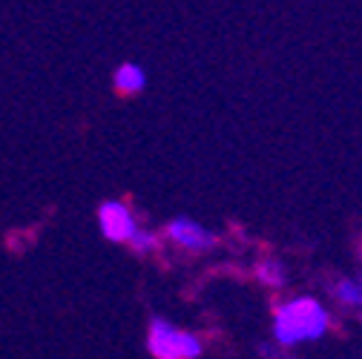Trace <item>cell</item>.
Instances as JSON below:
<instances>
[{
  "label": "cell",
  "mask_w": 362,
  "mask_h": 359,
  "mask_svg": "<svg viewBox=\"0 0 362 359\" xmlns=\"http://www.w3.org/2000/svg\"><path fill=\"white\" fill-rule=\"evenodd\" d=\"M334 328V310L313 293H296L279 299L270 317V334L274 342L285 351L322 342Z\"/></svg>",
  "instance_id": "obj_1"
},
{
  "label": "cell",
  "mask_w": 362,
  "mask_h": 359,
  "mask_svg": "<svg viewBox=\"0 0 362 359\" xmlns=\"http://www.w3.org/2000/svg\"><path fill=\"white\" fill-rule=\"evenodd\" d=\"M147 351L153 359H199L204 353V342L193 331H185L164 317H156L147 328Z\"/></svg>",
  "instance_id": "obj_2"
},
{
  "label": "cell",
  "mask_w": 362,
  "mask_h": 359,
  "mask_svg": "<svg viewBox=\"0 0 362 359\" xmlns=\"http://www.w3.org/2000/svg\"><path fill=\"white\" fill-rule=\"evenodd\" d=\"M164 236L167 242H173L175 247L181 250H190V253H207L216 247V233L207 230L204 224H199L196 218H187V216H178V218H170L167 228H164Z\"/></svg>",
  "instance_id": "obj_3"
},
{
  "label": "cell",
  "mask_w": 362,
  "mask_h": 359,
  "mask_svg": "<svg viewBox=\"0 0 362 359\" xmlns=\"http://www.w3.org/2000/svg\"><path fill=\"white\" fill-rule=\"evenodd\" d=\"M98 228H101L107 242H118V245H129V239L141 230L139 221H135V216H132V210L124 201H101Z\"/></svg>",
  "instance_id": "obj_4"
},
{
  "label": "cell",
  "mask_w": 362,
  "mask_h": 359,
  "mask_svg": "<svg viewBox=\"0 0 362 359\" xmlns=\"http://www.w3.org/2000/svg\"><path fill=\"white\" fill-rule=\"evenodd\" d=\"M328 290H331V299L337 302V307L351 310V313H362V273L337 276Z\"/></svg>",
  "instance_id": "obj_5"
},
{
  "label": "cell",
  "mask_w": 362,
  "mask_h": 359,
  "mask_svg": "<svg viewBox=\"0 0 362 359\" xmlns=\"http://www.w3.org/2000/svg\"><path fill=\"white\" fill-rule=\"evenodd\" d=\"M253 276H256V282L264 285L267 290H282V288H288V267H285V261L276 259V256H264L262 261H256Z\"/></svg>",
  "instance_id": "obj_6"
},
{
  "label": "cell",
  "mask_w": 362,
  "mask_h": 359,
  "mask_svg": "<svg viewBox=\"0 0 362 359\" xmlns=\"http://www.w3.org/2000/svg\"><path fill=\"white\" fill-rule=\"evenodd\" d=\"M112 86H115V93L118 95H139L144 93V86H147V72L139 66V64H121L112 75Z\"/></svg>",
  "instance_id": "obj_7"
},
{
  "label": "cell",
  "mask_w": 362,
  "mask_h": 359,
  "mask_svg": "<svg viewBox=\"0 0 362 359\" xmlns=\"http://www.w3.org/2000/svg\"><path fill=\"white\" fill-rule=\"evenodd\" d=\"M129 247H132L135 253H141V256H147V253H156V250L161 247V239H158V233H153V230L141 228L139 233H135V236L129 239Z\"/></svg>",
  "instance_id": "obj_8"
}]
</instances>
